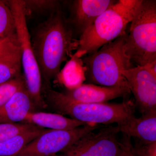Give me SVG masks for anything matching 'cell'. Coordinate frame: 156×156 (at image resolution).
Returning a JSON list of instances; mask_svg holds the SVG:
<instances>
[{"label": "cell", "instance_id": "1", "mask_svg": "<svg viewBox=\"0 0 156 156\" xmlns=\"http://www.w3.org/2000/svg\"><path fill=\"white\" fill-rule=\"evenodd\" d=\"M32 46L42 78L49 83L60 72L62 63L79 48L71 27L61 10L57 9L37 27Z\"/></svg>", "mask_w": 156, "mask_h": 156}, {"label": "cell", "instance_id": "2", "mask_svg": "<svg viewBox=\"0 0 156 156\" xmlns=\"http://www.w3.org/2000/svg\"><path fill=\"white\" fill-rule=\"evenodd\" d=\"M141 2L119 0L110 6L79 37L76 57L92 54L125 33Z\"/></svg>", "mask_w": 156, "mask_h": 156}, {"label": "cell", "instance_id": "3", "mask_svg": "<svg viewBox=\"0 0 156 156\" xmlns=\"http://www.w3.org/2000/svg\"><path fill=\"white\" fill-rule=\"evenodd\" d=\"M127 35L126 32L83 58L89 84L105 87L128 86L122 72L134 67L126 53Z\"/></svg>", "mask_w": 156, "mask_h": 156}, {"label": "cell", "instance_id": "4", "mask_svg": "<svg viewBox=\"0 0 156 156\" xmlns=\"http://www.w3.org/2000/svg\"><path fill=\"white\" fill-rule=\"evenodd\" d=\"M130 23L125 50L133 67L156 62L155 0H142Z\"/></svg>", "mask_w": 156, "mask_h": 156}, {"label": "cell", "instance_id": "5", "mask_svg": "<svg viewBox=\"0 0 156 156\" xmlns=\"http://www.w3.org/2000/svg\"><path fill=\"white\" fill-rule=\"evenodd\" d=\"M48 101L59 113L87 124L95 125H118L134 115L136 106L131 100L120 103H79L68 99L62 92L54 90L49 91Z\"/></svg>", "mask_w": 156, "mask_h": 156}, {"label": "cell", "instance_id": "6", "mask_svg": "<svg viewBox=\"0 0 156 156\" xmlns=\"http://www.w3.org/2000/svg\"><path fill=\"white\" fill-rule=\"evenodd\" d=\"M7 2L15 21L21 49V64L26 87L35 107L44 108L47 105L41 94V74L32 46L31 39L27 22V11L24 1L11 0Z\"/></svg>", "mask_w": 156, "mask_h": 156}, {"label": "cell", "instance_id": "7", "mask_svg": "<svg viewBox=\"0 0 156 156\" xmlns=\"http://www.w3.org/2000/svg\"><path fill=\"white\" fill-rule=\"evenodd\" d=\"M98 127V125L88 124L72 130L47 129L27 144L17 156L56 155Z\"/></svg>", "mask_w": 156, "mask_h": 156}, {"label": "cell", "instance_id": "8", "mask_svg": "<svg viewBox=\"0 0 156 156\" xmlns=\"http://www.w3.org/2000/svg\"><path fill=\"white\" fill-rule=\"evenodd\" d=\"M115 127L88 133L64 151L65 156H119L120 141Z\"/></svg>", "mask_w": 156, "mask_h": 156}, {"label": "cell", "instance_id": "9", "mask_svg": "<svg viewBox=\"0 0 156 156\" xmlns=\"http://www.w3.org/2000/svg\"><path fill=\"white\" fill-rule=\"evenodd\" d=\"M122 74L140 112L156 110V76L145 66H140L124 70Z\"/></svg>", "mask_w": 156, "mask_h": 156}, {"label": "cell", "instance_id": "10", "mask_svg": "<svg viewBox=\"0 0 156 156\" xmlns=\"http://www.w3.org/2000/svg\"><path fill=\"white\" fill-rule=\"evenodd\" d=\"M72 101L82 103L107 102L131 93L128 86L105 87L92 84H83L62 92Z\"/></svg>", "mask_w": 156, "mask_h": 156}, {"label": "cell", "instance_id": "11", "mask_svg": "<svg viewBox=\"0 0 156 156\" xmlns=\"http://www.w3.org/2000/svg\"><path fill=\"white\" fill-rule=\"evenodd\" d=\"M114 0H76L72 7V18L67 20L74 34L80 37L93 24L97 17L114 4Z\"/></svg>", "mask_w": 156, "mask_h": 156}, {"label": "cell", "instance_id": "12", "mask_svg": "<svg viewBox=\"0 0 156 156\" xmlns=\"http://www.w3.org/2000/svg\"><path fill=\"white\" fill-rule=\"evenodd\" d=\"M21 52L17 32L0 41V84L21 75Z\"/></svg>", "mask_w": 156, "mask_h": 156}, {"label": "cell", "instance_id": "13", "mask_svg": "<svg viewBox=\"0 0 156 156\" xmlns=\"http://www.w3.org/2000/svg\"><path fill=\"white\" fill-rule=\"evenodd\" d=\"M119 133L139 140L145 143L156 142V110L147 112L136 118L129 117L115 126Z\"/></svg>", "mask_w": 156, "mask_h": 156}, {"label": "cell", "instance_id": "14", "mask_svg": "<svg viewBox=\"0 0 156 156\" xmlns=\"http://www.w3.org/2000/svg\"><path fill=\"white\" fill-rule=\"evenodd\" d=\"M35 106L26 87L16 92L4 106L0 108V123H23Z\"/></svg>", "mask_w": 156, "mask_h": 156}, {"label": "cell", "instance_id": "15", "mask_svg": "<svg viewBox=\"0 0 156 156\" xmlns=\"http://www.w3.org/2000/svg\"><path fill=\"white\" fill-rule=\"evenodd\" d=\"M23 123L53 130H72L88 125L59 114L44 112H31Z\"/></svg>", "mask_w": 156, "mask_h": 156}, {"label": "cell", "instance_id": "16", "mask_svg": "<svg viewBox=\"0 0 156 156\" xmlns=\"http://www.w3.org/2000/svg\"><path fill=\"white\" fill-rule=\"evenodd\" d=\"M46 130L36 126L9 140L0 141V156H17L27 144Z\"/></svg>", "mask_w": 156, "mask_h": 156}, {"label": "cell", "instance_id": "17", "mask_svg": "<svg viewBox=\"0 0 156 156\" xmlns=\"http://www.w3.org/2000/svg\"><path fill=\"white\" fill-rule=\"evenodd\" d=\"M16 33L13 14L6 1L0 0V41Z\"/></svg>", "mask_w": 156, "mask_h": 156}, {"label": "cell", "instance_id": "18", "mask_svg": "<svg viewBox=\"0 0 156 156\" xmlns=\"http://www.w3.org/2000/svg\"><path fill=\"white\" fill-rule=\"evenodd\" d=\"M26 87L23 76L20 75L0 84V108L7 103L19 90Z\"/></svg>", "mask_w": 156, "mask_h": 156}, {"label": "cell", "instance_id": "19", "mask_svg": "<svg viewBox=\"0 0 156 156\" xmlns=\"http://www.w3.org/2000/svg\"><path fill=\"white\" fill-rule=\"evenodd\" d=\"M35 127L25 123H0V141L9 140Z\"/></svg>", "mask_w": 156, "mask_h": 156}, {"label": "cell", "instance_id": "20", "mask_svg": "<svg viewBox=\"0 0 156 156\" xmlns=\"http://www.w3.org/2000/svg\"><path fill=\"white\" fill-rule=\"evenodd\" d=\"M119 156H136L131 137L126 134H123L120 140Z\"/></svg>", "mask_w": 156, "mask_h": 156}, {"label": "cell", "instance_id": "21", "mask_svg": "<svg viewBox=\"0 0 156 156\" xmlns=\"http://www.w3.org/2000/svg\"><path fill=\"white\" fill-rule=\"evenodd\" d=\"M134 149L136 156H156V142H140V144L136 145Z\"/></svg>", "mask_w": 156, "mask_h": 156}, {"label": "cell", "instance_id": "22", "mask_svg": "<svg viewBox=\"0 0 156 156\" xmlns=\"http://www.w3.org/2000/svg\"><path fill=\"white\" fill-rule=\"evenodd\" d=\"M26 7L31 9H42L54 8L56 6V2L54 1H24Z\"/></svg>", "mask_w": 156, "mask_h": 156}, {"label": "cell", "instance_id": "23", "mask_svg": "<svg viewBox=\"0 0 156 156\" xmlns=\"http://www.w3.org/2000/svg\"><path fill=\"white\" fill-rule=\"evenodd\" d=\"M54 156H65L63 155H62V154H60V155H56Z\"/></svg>", "mask_w": 156, "mask_h": 156}]
</instances>
